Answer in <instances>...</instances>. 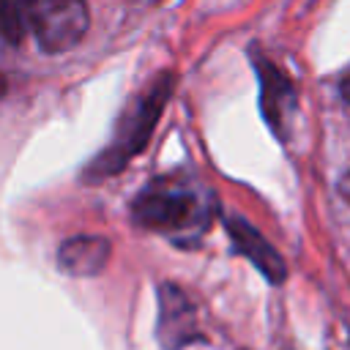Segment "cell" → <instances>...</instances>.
Wrapping results in <instances>:
<instances>
[{
  "label": "cell",
  "mask_w": 350,
  "mask_h": 350,
  "mask_svg": "<svg viewBox=\"0 0 350 350\" xmlns=\"http://www.w3.org/2000/svg\"><path fill=\"white\" fill-rule=\"evenodd\" d=\"M224 227H227V232H230V238H232L235 252H241L271 284H282V282H284V276H287L284 260L279 257V252H276L246 219H241V216H227V219H224Z\"/></svg>",
  "instance_id": "5b68a950"
},
{
  "label": "cell",
  "mask_w": 350,
  "mask_h": 350,
  "mask_svg": "<svg viewBox=\"0 0 350 350\" xmlns=\"http://www.w3.org/2000/svg\"><path fill=\"white\" fill-rule=\"evenodd\" d=\"M0 22H3V36L5 44L16 46L22 44L25 33H27V0H3L0 8Z\"/></svg>",
  "instance_id": "ba28073f"
},
{
  "label": "cell",
  "mask_w": 350,
  "mask_h": 350,
  "mask_svg": "<svg viewBox=\"0 0 350 350\" xmlns=\"http://www.w3.org/2000/svg\"><path fill=\"white\" fill-rule=\"evenodd\" d=\"M213 216V191L189 172L156 175L137 191L131 202V219L139 227L153 230L178 246L197 243L208 232Z\"/></svg>",
  "instance_id": "6da1fadb"
},
{
  "label": "cell",
  "mask_w": 350,
  "mask_h": 350,
  "mask_svg": "<svg viewBox=\"0 0 350 350\" xmlns=\"http://www.w3.org/2000/svg\"><path fill=\"white\" fill-rule=\"evenodd\" d=\"M339 90H342V98H345V101H350V77L342 82V88H339Z\"/></svg>",
  "instance_id": "30bf717a"
},
{
  "label": "cell",
  "mask_w": 350,
  "mask_h": 350,
  "mask_svg": "<svg viewBox=\"0 0 350 350\" xmlns=\"http://www.w3.org/2000/svg\"><path fill=\"white\" fill-rule=\"evenodd\" d=\"M137 3H159V0H137Z\"/></svg>",
  "instance_id": "8fae6325"
},
{
  "label": "cell",
  "mask_w": 350,
  "mask_h": 350,
  "mask_svg": "<svg viewBox=\"0 0 350 350\" xmlns=\"http://www.w3.org/2000/svg\"><path fill=\"white\" fill-rule=\"evenodd\" d=\"M109 241L101 235H77L60 243L57 265L71 276H96L109 260Z\"/></svg>",
  "instance_id": "52a82bcc"
},
{
  "label": "cell",
  "mask_w": 350,
  "mask_h": 350,
  "mask_svg": "<svg viewBox=\"0 0 350 350\" xmlns=\"http://www.w3.org/2000/svg\"><path fill=\"white\" fill-rule=\"evenodd\" d=\"M254 68H257V77H260V85H262V112L268 118V123L282 134L290 123V115L295 109V93L290 88V79L273 68L271 60L265 57H257L254 60Z\"/></svg>",
  "instance_id": "8992f818"
},
{
  "label": "cell",
  "mask_w": 350,
  "mask_h": 350,
  "mask_svg": "<svg viewBox=\"0 0 350 350\" xmlns=\"http://www.w3.org/2000/svg\"><path fill=\"white\" fill-rule=\"evenodd\" d=\"M159 342L164 350H180L191 342H197L202 334L197 328V309L189 301V295L175 284L159 287V325H156Z\"/></svg>",
  "instance_id": "277c9868"
},
{
  "label": "cell",
  "mask_w": 350,
  "mask_h": 350,
  "mask_svg": "<svg viewBox=\"0 0 350 350\" xmlns=\"http://www.w3.org/2000/svg\"><path fill=\"white\" fill-rule=\"evenodd\" d=\"M27 25L38 46L49 55L66 52L82 41L90 25L85 0H27Z\"/></svg>",
  "instance_id": "3957f363"
},
{
  "label": "cell",
  "mask_w": 350,
  "mask_h": 350,
  "mask_svg": "<svg viewBox=\"0 0 350 350\" xmlns=\"http://www.w3.org/2000/svg\"><path fill=\"white\" fill-rule=\"evenodd\" d=\"M339 191H342V197L350 202V170L342 175V180H339Z\"/></svg>",
  "instance_id": "9c48e42d"
},
{
  "label": "cell",
  "mask_w": 350,
  "mask_h": 350,
  "mask_svg": "<svg viewBox=\"0 0 350 350\" xmlns=\"http://www.w3.org/2000/svg\"><path fill=\"white\" fill-rule=\"evenodd\" d=\"M172 93V74L156 77L120 115L115 126L112 142L85 167V180H98V178H112L120 172L150 139L167 101Z\"/></svg>",
  "instance_id": "7a4b0ae2"
}]
</instances>
